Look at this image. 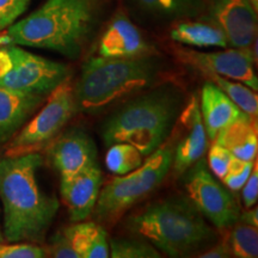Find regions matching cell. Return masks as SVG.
<instances>
[{"label": "cell", "instance_id": "13", "mask_svg": "<svg viewBox=\"0 0 258 258\" xmlns=\"http://www.w3.org/2000/svg\"><path fill=\"white\" fill-rule=\"evenodd\" d=\"M103 184L98 163L70 178L60 179V194L72 222L86 220L92 214Z\"/></svg>", "mask_w": 258, "mask_h": 258}, {"label": "cell", "instance_id": "8", "mask_svg": "<svg viewBox=\"0 0 258 258\" xmlns=\"http://www.w3.org/2000/svg\"><path fill=\"white\" fill-rule=\"evenodd\" d=\"M77 109L71 79L56 86L48 95L40 111L34 115L6 145L5 156L38 152L61 133Z\"/></svg>", "mask_w": 258, "mask_h": 258}, {"label": "cell", "instance_id": "30", "mask_svg": "<svg viewBox=\"0 0 258 258\" xmlns=\"http://www.w3.org/2000/svg\"><path fill=\"white\" fill-rule=\"evenodd\" d=\"M47 252V257L54 258H79L76 251L73 250L72 245L70 244L67 239L66 234L62 231L56 232L55 234L51 237V239L48 244L47 247H44Z\"/></svg>", "mask_w": 258, "mask_h": 258}, {"label": "cell", "instance_id": "20", "mask_svg": "<svg viewBox=\"0 0 258 258\" xmlns=\"http://www.w3.org/2000/svg\"><path fill=\"white\" fill-rule=\"evenodd\" d=\"M170 36L177 43L196 48H226L225 34L217 24L182 22L172 28Z\"/></svg>", "mask_w": 258, "mask_h": 258}, {"label": "cell", "instance_id": "32", "mask_svg": "<svg viewBox=\"0 0 258 258\" xmlns=\"http://www.w3.org/2000/svg\"><path fill=\"white\" fill-rule=\"evenodd\" d=\"M230 250L226 243H219L214 244L211 249L206 250L202 254H199L198 257L201 258H227L230 257Z\"/></svg>", "mask_w": 258, "mask_h": 258}, {"label": "cell", "instance_id": "1", "mask_svg": "<svg viewBox=\"0 0 258 258\" xmlns=\"http://www.w3.org/2000/svg\"><path fill=\"white\" fill-rule=\"evenodd\" d=\"M40 152L5 156L0 159L2 232L5 241L42 243L53 224L60 202L42 188Z\"/></svg>", "mask_w": 258, "mask_h": 258}, {"label": "cell", "instance_id": "10", "mask_svg": "<svg viewBox=\"0 0 258 258\" xmlns=\"http://www.w3.org/2000/svg\"><path fill=\"white\" fill-rule=\"evenodd\" d=\"M178 59L203 73H214L224 78L245 84L257 91L258 79L253 70V55L250 48H232L220 51H198L189 48L176 49Z\"/></svg>", "mask_w": 258, "mask_h": 258}, {"label": "cell", "instance_id": "33", "mask_svg": "<svg viewBox=\"0 0 258 258\" xmlns=\"http://www.w3.org/2000/svg\"><path fill=\"white\" fill-rule=\"evenodd\" d=\"M239 221L244 222V224L254 226L257 227L258 226V209L257 207H251L247 208V211L241 214L240 213V217H239Z\"/></svg>", "mask_w": 258, "mask_h": 258}, {"label": "cell", "instance_id": "3", "mask_svg": "<svg viewBox=\"0 0 258 258\" xmlns=\"http://www.w3.org/2000/svg\"><path fill=\"white\" fill-rule=\"evenodd\" d=\"M180 105V91L167 84L135 97L103 123L101 133L105 146L127 143L148 157L169 138Z\"/></svg>", "mask_w": 258, "mask_h": 258}, {"label": "cell", "instance_id": "34", "mask_svg": "<svg viewBox=\"0 0 258 258\" xmlns=\"http://www.w3.org/2000/svg\"><path fill=\"white\" fill-rule=\"evenodd\" d=\"M249 2L251 3V5L253 6L254 10L258 9V0H249Z\"/></svg>", "mask_w": 258, "mask_h": 258}, {"label": "cell", "instance_id": "29", "mask_svg": "<svg viewBox=\"0 0 258 258\" xmlns=\"http://www.w3.org/2000/svg\"><path fill=\"white\" fill-rule=\"evenodd\" d=\"M233 157V154L227 148H225L217 143L213 144V146L208 152V164L213 173L219 179L224 178L226 173H227L228 166H230V163Z\"/></svg>", "mask_w": 258, "mask_h": 258}, {"label": "cell", "instance_id": "5", "mask_svg": "<svg viewBox=\"0 0 258 258\" xmlns=\"http://www.w3.org/2000/svg\"><path fill=\"white\" fill-rule=\"evenodd\" d=\"M159 72V61L152 55L89 57L74 88L77 109L88 114L101 112L122 98L151 88Z\"/></svg>", "mask_w": 258, "mask_h": 258}, {"label": "cell", "instance_id": "18", "mask_svg": "<svg viewBox=\"0 0 258 258\" xmlns=\"http://www.w3.org/2000/svg\"><path fill=\"white\" fill-rule=\"evenodd\" d=\"M63 233L79 258L109 257V240L103 226L84 220L63 228Z\"/></svg>", "mask_w": 258, "mask_h": 258}, {"label": "cell", "instance_id": "28", "mask_svg": "<svg viewBox=\"0 0 258 258\" xmlns=\"http://www.w3.org/2000/svg\"><path fill=\"white\" fill-rule=\"evenodd\" d=\"M31 0H0V32L14 24L27 11Z\"/></svg>", "mask_w": 258, "mask_h": 258}, {"label": "cell", "instance_id": "14", "mask_svg": "<svg viewBox=\"0 0 258 258\" xmlns=\"http://www.w3.org/2000/svg\"><path fill=\"white\" fill-rule=\"evenodd\" d=\"M180 121L185 128V134L173 150L171 167L175 175L184 173L196 161L203 158L208 145V137L202 122L198 98L192 97L184 111L180 114Z\"/></svg>", "mask_w": 258, "mask_h": 258}, {"label": "cell", "instance_id": "11", "mask_svg": "<svg viewBox=\"0 0 258 258\" xmlns=\"http://www.w3.org/2000/svg\"><path fill=\"white\" fill-rule=\"evenodd\" d=\"M48 157L59 172L60 179H64L96 164L97 147L86 132L73 128L51 141Z\"/></svg>", "mask_w": 258, "mask_h": 258}, {"label": "cell", "instance_id": "26", "mask_svg": "<svg viewBox=\"0 0 258 258\" xmlns=\"http://www.w3.org/2000/svg\"><path fill=\"white\" fill-rule=\"evenodd\" d=\"M47 257L44 247L36 245V243L18 241L9 243L0 241V258H43Z\"/></svg>", "mask_w": 258, "mask_h": 258}, {"label": "cell", "instance_id": "2", "mask_svg": "<svg viewBox=\"0 0 258 258\" xmlns=\"http://www.w3.org/2000/svg\"><path fill=\"white\" fill-rule=\"evenodd\" d=\"M97 12V0H46L0 32V46L47 49L77 59L91 36Z\"/></svg>", "mask_w": 258, "mask_h": 258}, {"label": "cell", "instance_id": "19", "mask_svg": "<svg viewBox=\"0 0 258 258\" xmlns=\"http://www.w3.org/2000/svg\"><path fill=\"white\" fill-rule=\"evenodd\" d=\"M214 143L227 148L235 158L253 161L256 159L258 148L256 118L249 116L235 121L222 129L215 138Z\"/></svg>", "mask_w": 258, "mask_h": 258}, {"label": "cell", "instance_id": "12", "mask_svg": "<svg viewBox=\"0 0 258 258\" xmlns=\"http://www.w3.org/2000/svg\"><path fill=\"white\" fill-rule=\"evenodd\" d=\"M212 16L228 46L240 49L251 47L257 32V10L249 0H217Z\"/></svg>", "mask_w": 258, "mask_h": 258}, {"label": "cell", "instance_id": "6", "mask_svg": "<svg viewBox=\"0 0 258 258\" xmlns=\"http://www.w3.org/2000/svg\"><path fill=\"white\" fill-rule=\"evenodd\" d=\"M146 158L138 169L115 177L101 189L93 209L97 220L115 221L160 185L172 166L173 148L164 143Z\"/></svg>", "mask_w": 258, "mask_h": 258}, {"label": "cell", "instance_id": "35", "mask_svg": "<svg viewBox=\"0 0 258 258\" xmlns=\"http://www.w3.org/2000/svg\"><path fill=\"white\" fill-rule=\"evenodd\" d=\"M0 241H4V237H3V232H2V220H0Z\"/></svg>", "mask_w": 258, "mask_h": 258}, {"label": "cell", "instance_id": "4", "mask_svg": "<svg viewBox=\"0 0 258 258\" xmlns=\"http://www.w3.org/2000/svg\"><path fill=\"white\" fill-rule=\"evenodd\" d=\"M125 227L170 257L198 253L214 243L217 232L188 200L165 199L129 217Z\"/></svg>", "mask_w": 258, "mask_h": 258}, {"label": "cell", "instance_id": "9", "mask_svg": "<svg viewBox=\"0 0 258 258\" xmlns=\"http://www.w3.org/2000/svg\"><path fill=\"white\" fill-rule=\"evenodd\" d=\"M185 189L189 201L217 228L225 230L239 221L240 208L237 200L212 176L202 158L190 169Z\"/></svg>", "mask_w": 258, "mask_h": 258}, {"label": "cell", "instance_id": "22", "mask_svg": "<svg viewBox=\"0 0 258 258\" xmlns=\"http://www.w3.org/2000/svg\"><path fill=\"white\" fill-rule=\"evenodd\" d=\"M144 163V156L138 148L127 143H117L109 146L105 156V165L117 176L125 175L138 169Z\"/></svg>", "mask_w": 258, "mask_h": 258}, {"label": "cell", "instance_id": "24", "mask_svg": "<svg viewBox=\"0 0 258 258\" xmlns=\"http://www.w3.org/2000/svg\"><path fill=\"white\" fill-rule=\"evenodd\" d=\"M145 9L166 17L192 16L201 8V0H137Z\"/></svg>", "mask_w": 258, "mask_h": 258}, {"label": "cell", "instance_id": "16", "mask_svg": "<svg viewBox=\"0 0 258 258\" xmlns=\"http://www.w3.org/2000/svg\"><path fill=\"white\" fill-rule=\"evenodd\" d=\"M47 97L0 86V145L8 144L18 133L41 108Z\"/></svg>", "mask_w": 258, "mask_h": 258}, {"label": "cell", "instance_id": "31", "mask_svg": "<svg viewBox=\"0 0 258 258\" xmlns=\"http://www.w3.org/2000/svg\"><path fill=\"white\" fill-rule=\"evenodd\" d=\"M241 198L245 208H251L256 206L258 200V172H257V164L254 163L249 178H247L245 184L243 185V192Z\"/></svg>", "mask_w": 258, "mask_h": 258}, {"label": "cell", "instance_id": "23", "mask_svg": "<svg viewBox=\"0 0 258 258\" xmlns=\"http://www.w3.org/2000/svg\"><path fill=\"white\" fill-rule=\"evenodd\" d=\"M228 238V250L237 258H256L258 256V232L254 226L235 222Z\"/></svg>", "mask_w": 258, "mask_h": 258}, {"label": "cell", "instance_id": "15", "mask_svg": "<svg viewBox=\"0 0 258 258\" xmlns=\"http://www.w3.org/2000/svg\"><path fill=\"white\" fill-rule=\"evenodd\" d=\"M98 55L104 57H137L152 55V47L133 22L117 15L103 32Z\"/></svg>", "mask_w": 258, "mask_h": 258}, {"label": "cell", "instance_id": "25", "mask_svg": "<svg viewBox=\"0 0 258 258\" xmlns=\"http://www.w3.org/2000/svg\"><path fill=\"white\" fill-rule=\"evenodd\" d=\"M109 257L112 258H158L161 257L147 240L139 239H111L109 243Z\"/></svg>", "mask_w": 258, "mask_h": 258}, {"label": "cell", "instance_id": "21", "mask_svg": "<svg viewBox=\"0 0 258 258\" xmlns=\"http://www.w3.org/2000/svg\"><path fill=\"white\" fill-rule=\"evenodd\" d=\"M206 76H208L212 83L219 86L225 92V95L239 106L241 110L256 118L258 114V98L256 91H253L252 89L243 83L224 78L218 74L206 73Z\"/></svg>", "mask_w": 258, "mask_h": 258}, {"label": "cell", "instance_id": "27", "mask_svg": "<svg viewBox=\"0 0 258 258\" xmlns=\"http://www.w3.org/2000/svg\"><path fill=\"white\" fill-rule=\"evenodd\" d=\"M253 167V161H245L239 158H232L227 173L221 180L231 190H240L243 188Z\"/></svg>", "mask_w": 258, "mask_h": 258}, {"label": "cell", "instance_id": "17", "mask_svg": "<svg viewBox=\"0 0 258 258\" xmlns=\"http://www.w3.org/2000/svg\"><path fill=\"white\" fill-rule=\"evenodd\" d=\"M200 112L207 137L213 141L222 129L250 116L212 82H207L202 86Z\"/></svg>", "mask_w": 258, "mask_h": 258}, {"label": "cell", "instance_id": "7", "mask_svg": "<svg viewBox=\"0 0 258 258\" xmlns=\"http://www.w3.org/2000/svg\"><path fill=\"white\" fill-rule=\"evenodd\" d=\"M66 64L25 50L17 44L0 47V86L14 91L48 96L70 78Z\"/></svg>", "mask_w": 258, "mask_h": 258}]
</instances>
